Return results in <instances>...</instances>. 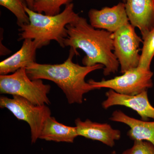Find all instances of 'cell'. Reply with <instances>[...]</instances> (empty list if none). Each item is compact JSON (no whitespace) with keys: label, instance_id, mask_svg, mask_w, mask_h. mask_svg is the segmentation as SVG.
<instances>
[{"label":"cell","instance_id":"obj_21","mask_svg":"<svg viewBox=\"0 0 154 154\" xmlns=\"http://www.w3.org/2000/svg\"><path fill=\"white\" fill-rule=\"evenodd\" d=\"M125 3L126 2V0H122Z\"/></svg>","mask_w":154,"mask_h":154},{"label":"cell","instance_id":"obj_9","mask_svg":"<svg viewBox=\"0 0 154 154\" xmlns=\"http://www.w3.org/2000/svg\"><path fill=\"white\" fill-rule=\"evenodd\" d=\"M88 17L91 26L113 33L123 25L129 23L125 3L120 2L111 7L100 10L91 9Z\"/></svg>","mask_w":154,"mask_h":154},{"label":"cell","instance_id":"obj_19","mask_svg":"<svg viewBox=\"0 0 154 154\" xmlns=\"http://www.w3.org/2000/svg\"><path fill=\"white\" fill-rule=\"evenodd\" d=\"M27 5L30 10H33L34 0H25Z\"/></svg>","mask_w":154,"mask_h":154},{"label":"cell","instance_id":"obj_5","mask_svg":"<svg viewBox=\"0 0 154 154\" xmlns=\"http://www.w3.org/2000/svg\"><path fill=\"white\" fill-rule=\"evenodd\" d=\"M0 107L7 108L19 120L27 122L30 127L31 143H35L41 133L43 125L51 111L46 105H37L21 96L0 97Z\"/></svg>","mask_w":154,"mask_h":154},{"label":"cell","instance_id":"obj_18","mask_svg":"<svg viewBox=\"0 0 154 154\" xmlns=\"http://www.w3.org/2000/svg\"><path fill=\"white\" fill-rule=\"evenodd\" d=\"M122 154H154V146L147 141L135 140L133 146Z\"/></svg>","mask_w":154,"mask_h":154},{"label":"cell","instance_id":"obj_2","mask_svg":"<svg viewBox=\"0 0 154 154\" xmlns=\"http://www.w3.org/2000/svg\"><path fill=\"white\" fill-rule=\"evenodd\" d=\"M75 54L70 48L69 57L63 63L48 64L36 62L26 68V72L31 80H48L55 83L65 94L69 104H82L84 95L95 90L86 82V77L104 66L100 64L88 66L75 63L72 61Z\"/></svg>","mask_w":154,"mask_h":154},{"label":"cell","instance_id":"obj_14","mask_svg":"<svg viewBox=\"0 0 154 154\" xmlns=\"http://www.w3.org/2000/svg\"><path fill=\"white\" fill-rule=\"evenodd\" d=\"M78 136L76 127L67 126L50 116L43 125L39 139L56 142L73 143Z\"/></svg>","mask_w":154,"mask_h":154},{"label":"cell","instance_id":"obj_13","mask_svg":"<svg viewBox=\"0 0 154 154\" xmlns=\"http://www.w3.org/2000/svg\"><path fill=\"white\" fill-rule=\"evenodd\" d=\"M110 120L129 126L130 129L127 134L131 140L147 141L154 146V121L137 119L127 115L121 110L113 111Z\"/></svg>","mask_w":154,"mask_h":154},{"label":"cell","instance_id":"obj_3","mask_svg":"<svg viewBox=\"0 0 154 154\" xmlns=\"http://www.w3.org/2000/svg\"><path fill=\"white\" fill-rule=\"evenodd\" d=\"M74 7V4L70 3L66 5L63 11L59 14L48 16L30 10L25 5L24 8L30 22L20 27L18 40L33 39L37 43L38 49L55 40L64 48L65 40L68 36L66 25L80 17L75 12Z\"/></svg>","mask_w":154,"mask_h":154},{"label":"cell","instance_id":"obj_8","mask_svg":"<svg viewBox=\"0 0 154 154\" xmlns=\"http://www.w3.org/2000/svg\"><path fill=\"white\" fill-rule=\"evenodd\" d=\"M105 96L107 98L102 103V107L105 110L117 105L125 106L135 111L142 120L147 121L149 119H154V107L149 101L147 91L129 96L109 90Z\"/></svg>","mask_w":154,"mask_h":154},{"label":"cell","instance_id":"obj_16","mask_svg":"<svg viewBox=\"0 0 154 154\" xmlns=\"http://www.w3.org/2000/svg\"><path fill=\"white\" fill-rule=\"evenodd\" d=\"M72 0H34L33 11L48 16H54L60 13L61 7L68 5Z\"/></svg>","mask_w":154,"mask_h":154},{"label":"cell","instance_id":"obj_7","mask_svg":"<svg viewBox=\"0 0 154 154\" xmlns=\"http://www.w3.org/2000/svg\"><path fill=\"white\" fill-rule=\"evenodd\" d=\"M113 52L124 73L138 66L140 60V46L143 40L138 36L135 27L130 22L113 33Z\"/></svg>","mask_w":154,"mask_h":154},{"label":"cell","instance_id":"obj_1","mask_svg":"<svg viewBox=\"0 0 154 154\" xmlns=\"http://www.w3.org/2000/svg\"><path fill=\"white\" fill-rule=\"evenodd\" d=\"M66 28L68 36L65 40V46L70 47L76 55L79 54L78 49L85 53L84 66L102 64L105 76L118 71L120 65L113 52V33L94 28L85 18L81 17L67 25Z\"/></svg>","mask_w":154,"mask_h":154},{"label":"cell","instance_id":"obj_17","mask_svg":"<svg viewBox=\"0 0 154 154\" xmlns=\"http://www.w3.org/2000/svg\"><path fill=\"white\" fill-rule=\"evenodd\" d=\"M27 5L25 0H0V5L11 11L17 18V25L20 27L29 24V17L24 6Z\"/></svg>","mask_w":154,"mask_h":154},{"label":"cell","instance_id":"obj_11","mask_svg":"<svg viewBox=\"0 0 154 154\" xmlns=\"http://www.w3.org/2000/svg\"><path fill=\"white\" fill-rule=\"evenodd\" d=\"M75 122L79 136L101 142L110 147L114 146L116 141L121 138V131L107 123L94 122L89 119L83 121L80 118Z\"/></svg>","mask_w":154,"mask_h":154},{"label":"cell","instance_id":"obj_10","mask_svg":"<svg viewBox=\"0 0 154 154\" xmlns=\"http://www.w3.org/2000/svg\"><path fill=\"white\" fill-rule=\"evenodd\" d=\"M130 23L140 30L143 37L154 28V0H126Z\"/></svg>","mask_w":154,"mask_h":154},{"label":"cell","instance_id":"obj_15","mask_svg":"<svg viewBox=\"0 0 154 154\" xmlns=\"http://www.w3.org/2000/svg\"><path fill=\"white\" fill-rule=\"evenodd\" d=\"M142 38L143 46L138 66L150 70L151 64L154 57V28Z\"/></svg>","mask_w":154,"mask_h":154},{"label":"cell","instance_id":"obj_12","mask_svg":"<svg viewBox=\"0 0 154 154\" xmlns=\"http://www.w3.org/2000/svg\"><path fill=\"white\" fill-rule=\"evenodd\" d=\"M37 43L33 39H24L22 47L17 52L0 63V75L14 73L22 68H26L36 62Z\"/></svg>","mask_w":154,"mask_h":154},{"label":"cell","instance_id":"obj_20","mask_svg":"<svg viewBox=\"0 0 154 154\" xmlns=\"http://www.w3.org/2000/svg\"><path fill=\"white\" fill-rule=\"evenodd\" d=\"M111 154H117V153H116V152L115 151H113L112 152H111Z\"/></svg>","mask_w":154,"mask_h":154},{"label":"cell","instance_id":"obj_4","mask_svg":"<svg viewBox=\"0 0 154 154\" xmlns=\"http://www.w3.org/2000/svg\"><path fill=\"white\" fill-rule=\"evenodd\" d=\"M51 89V86L44 84L42 79H30L26 68L19 69L12 74L0 75L1 94L21 96L35 105L51 104L48 97Z\"/></svg>","mask_w":154,"mask_h":154},{"label":"cell","instance_id":"obj_6","mask_svg":"<svg viewBox=\"0 0 154 154\" xmlns=\"http://www.w3.org/2000/svg\"><path fill=\"white\" fill-rule=\"evenodd\" d=\"M153 75V72L151 70L138 66L110 79L99 82L91 79L88 82L95 90L108 88L119 94L134 96L152 88Z\"/></svg>","mask_w":154,"mask_h":154}]
</instances>
